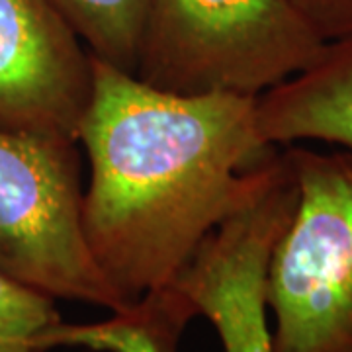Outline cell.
Wrapping results in <instances>:
<instances>
[{
	"label": "cell",
	"instance_id": "obj_1",
	"mask_svg": "<svg viewBox=\"0 0 352 352\" xmlns=\"http://www.w3.org/2000/svg\"><path fill=\"white\" fill-rule=\"evenodd\" d=\"M254 100L161 90L92 55V96L78 129L90 166L80 223L94 263L127 305L175 284L276 149L256 135Z\"/></svg>",
	"mask_w": 352,
	"mask_h": 352
},
{
	"label": "cell",
	"instance_id": "obj_2",
	"mask_svg": "<svg viewBox=\"0 0 352 352\" xmlns=\"http://www.w3.org/2000/svg\"><path fill=\"white\" fill-rule=\"evenodd\" d=\"M323 45L288 0H149L135 76L178 94L256 98Z\"/></svg>",
	"mask_w": 352,
	"mask_h": 352
},
{
	"label": "cell",
	"instance_id": "obj_3",
	"mask_svg": "<svg viewBox=\"0 0 352 352\" xmlns=\"http://www.w3.org/2000/svg\"><path fill=\"white\" fill-rule=\"evenodd\" d=\"M284 153L298 204L268 270L272 352H352V153Z\"/></svg>",
	"mask_w": 352,
	"mask_h": 352
},
{
	"label": "cell",
	"instance_id": "obj_4",
	"mask_svg": "<svg viewBox=\"0 0 352 352\" xmlns=\"http://www.w3.org/2000/svg\"><path fill=\"white\" fill-rule=\"evenodd\" d=\"M78 143L0 129V272L53 300L127 303L88 251Z\"/></svg>",
	"mask_w": 352,
	"mask_h": 352
},
{
	"label": "cell",
	"instance_id": "obj_5",
	"mask_svg": "<svg viewBox=\"0 0 352 352\" xmlns=\"http://www.w3.org/2000/svg\"><path fill=\"white\" fill-rule=\"evenodd\" d=\"M298 204V182L284 151L252 170L249 190L206 235L175 286L206 317L223 352H272L266 286L272 254Z\"/></svg>",
	"mask_w": 352,
	"mask_h": 352
},
{
	"label": "cell",
	"instance_id": "obj_6",
	"mask_svg": "<svg viewBox=\"0 0 352 352\" xmlns=\"http://www.w3.org/2000/svg\"><path fill=\"white\" fill-rule=\"evenodd\" d=\"M92 53L50 0H0V129L78 143Z\"/></svg>",
	"mask_w": 352,
	"mask_h": 352
},
{
	"label": "cell",
	"instance_id": "obj_7",
	"mask_svg": "<svg viewBox=\"0 0 352 352\" xmlns=\"http://www.w3.org/2000/svg\"><path fill=\"white\" fill-rule=\"evenodd\" d=\"M254 129L268 147L327 143L352 153V36L325 43L305 69L256 96Z\"/></svg>",
	"mask_w": 352,
	"mask_h": 352
},
{
	"label": "cell",
	"instance_id": "obj_8",
	"mask_svg": "<svg viewBox=\"0 0 352 352\" xmlns=\"http://www.w3.org/2000/svg\"><path fill=\"white\" fill-rule=\"evenodd\" d=\"M198 315L175 288L143 296L98 323L61 321L47 337L50 351L82 349L88 352H178L188 323Z\"/></svg>",
	"mask_w": 352,
	"mask_h": 352
},
{
	"label": "cell",
	"instance_id": "obj_9",
	"mask_svg": "<svg viewBox=\"0 0 352 352\" xmlns=\"http://www.w3.org/2000/svg\"><path fill=\"white\" fill-rule=\"evenodd\" d=\"M87 50L135 75L149 0H50Z\"/></svg>",
	"mask_w": 352,
	"mask_h": 352
},
{
	"label": "cell",
	"instance_id": "obj_10",
	"mask_svg": "<svg viewBox=\"0 0 352 352\" xmlns=\"http://www.w3.org/2000/svg\"><path fill=\"white\" fill-rule=\"evenodd\" d=\"M61 321L57 300L0 272V352H51L47 337Z\"/></svg>",
	"mask_w": 352,
	"mask_h": 352
},
{
	"label": "cell",
	"instance_id": "obj_11",
	"mask_svg": "<svg viewBox=\"0 0 352 352\" xmlns=\"http://www.w3.org/2000/svg\"><path fill=\"white\" fill-rule=\"evenodd\" d=\"M288 4L323 43L352 36V0H288Z\"/></svg>",
	"mask_w": 352,
	"mask_h": 352
}]
</instances>
